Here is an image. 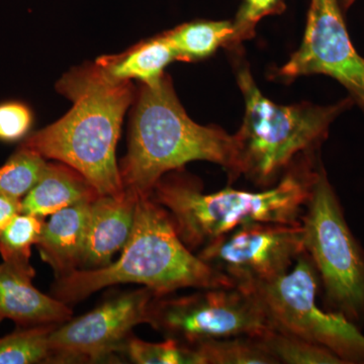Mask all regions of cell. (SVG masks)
I'll return each instance as SVG.
<instances>
[{"instance_id": "ac0fdd59", "label": "cell", "mask_w": 364, "mask_h": 364, "mask_svg": "<svg viewBox=\"0 0 364 364\" xmlns=\"http://www.w3.org/2000/svg\"><path fill=\"white\" fill-rule=\"evenodd\" d=\"M44 222L43 218L21 213L0 231V255L4 264L28 279L35 277L31 264L32 247L39 240Z\"/></svg>"}, {"instance_id": "7402d4cb", "label": "cell", "mask_w": 364, "mask_h": 364, "mask_svg": "<svg viewBox=\"0 0 364 364\" xmlns=\"http://www.w3.org/2000/svg\"><path fill=\"white\" fill-rule=\"evenodd\" d=\"M47 160L35 151L20 146L0 166V195L23 198L39 181Z\"/></svg>"}, {"instance_id": "2e32d148", "label": "cell", "mask_w": 364, "mask_h": 364, "mask_svg": "<svg viewBox=\"0 0 364 364\" xmlns=\"http://www.w3.org/2000/svg\"><path fill=\"white\" fill-rule=\"evenodd\" d=\"M176 54L163 33L143 41L121 54L107 55L95 62L105 78L114 82L140 81L154 86L164 77V70Z\"/></svg>"}, {"instance_id": "3957f363", "label": "cell", "mask_w": 364, "mask_h": 364, "mask_svg": "<svg viewBox=\"0 0 364 364\" xmlns=\"http://www.w3.org/2000/svg\"><path fill=\"white\" fill-rule=\"evenodd\" d=\"M119 284H143L159 296L186 287L235 286L229 277L186 247L171 215L151 196L139 198L133 231L119 259L105 267L78 269L56 279L52 293L69 305Z\"/></svg>"}, {"instance_id": "277c9868", "label": "cell", "mask_w": 364, "mask_h": 364, "mask_svg": "<svg viewBox=\"0 0 364 364\" xmlns=\"http://www.w3.org/2000/svg\"><path fill=\"white\" fill-rule=\"evenodd\" d=\"M235 157L234 135L193 122L168 75L156 85H142L132 119L128 153L119 166L124 191L150 198L163 176L191 161L221 165L230 178Z\"/></svg>"}, {"instance_id": "d4e9b609", "label": "cell", "mask_w": 364, "mask_h": 364, "mask_svg": "<svg viewBox=\"0 0 364 364\" xmlns=\"http://www.w3.org/2000/svg\"><path fill=\"white\" fill-rule=\"evenodd\" d=\"M33 121L32 111L23 102L0 104V141L13 143L23 140L32 128Z\"/></svg>"}, {"instance_id": "83f0119b", "label": "cell", "mask_w": 364, "mask_h": 364, "mask_svg": "<svg viewBox=\"0 0 364 364\" xmlns=\"http://www.w3.org/2000/svg\"><path fill=\"white\" fill-rule=\"evenodd\" d=\"M2 320H4V317H2L1 314H0V323H1Z\"/></svg>"}, {"instance_id": "4316f807", "label": "cell", "mask_w": 364, "mask_h": 364, "mask_svg": "<svg viewBox=\"0 0 364 364\" xmlns=\"http://www.w3.org/2000/svg\"><path fill=\"white\" fill-rule=\"evenodd\" d=\"M356 1H358V0H339V4L340 6H341L343 13H346Z\"/></svg>"}, {"instance_id": "44dd1931", "label": "cell", "mask_w": 364, "mask_h": 364, "mask_svg": "<svg viewBox=\"0 0 364 364\" xmlns=\"http://www.w3.org/2000/svg\"><path fill=\"white\" fill-rule=\"evenodd\" d=\"M203 364H277L257 337L237 336L191 345Z\"/></svg>"}, {"instance_id": "30bf717a", "label": "cell", "mask_w": 364, "mask_h": 364, "mask_svg": "<svg viewBox=\"0 0 364 364\" xmlns=\"http://www.w3.org/2000/svg\"><path fill=\"white\" fill-rule=\"evenodd\" d=\"M343 14L339 0H311L301 46L272 75L284 82L299 76H329L364 112V57L352 44Z\"/></svg>"}, {"instance_id": "484cf974", "label": "cell", "mask_w": 364, "mask_h": 364, "mask_svg": "<svg viewBox=\"0 0 364 364\" xmlns=\"http://www.w3.org/2000/svg\"><path fill=\"white\" fill-rule=\"evenodd\" d=\"M21 213V200L0 195V231Z\"/></svg>"}, {"instance_id": "9a60e30c", "label": "cell", "mask_w": 364, "mask_h": 364, "mask_svg": "<svg viewBox=\"0 0 364 364\" xmlns=\"http://www.w3.org/2000/svg\"><path fill=\"white\" fill-rule=\"evenodd\" d=\"M100 196L82 174L64 163H48L39 181L23 198L21 213L44 219L81 202Z\"/></svg>"}, {"instance_id": "e0dca14e", "label": "cell", "mask_w": 364, "mask_h": 364, "mask_svg": "<svg viewBox=\"0 0 364 364\" xmlns=\"http://www.w3.org/2000/svg\"><path fill=\"white\" fill-rule=\"evenodd\" d=\"M162 33L171 46L176 61H202L213 56L219 48H227L233 36V23L196 20Z\"/></svg>"}, {"instance_id": "603a6c76", "label": "cell", "mask_w": 364, "mask_h": 364, "mask_svg": "<svg viewBox=\"0 0 364 364\" xmlns=\"http://www.w3.org/2000/svg\"><path fill=\"white\" fill-rule=\"evenodd\" d=\"M123 351L138 364H203L195 347L169 338L160 343H150L129 337Z\"/></svg>"}, {"instance_id": "8992f818", "label": "cell", "mask_w": 364, "mask_h": 364, "mask_svg": "<svg viewBox=\"0 0 364 364\" xmlns=\"http://www.w3.org/2000/svg\"><path fill=\"white\" fill-rule=\"evenodd\" d=\"M304 249L312 259L328 311L364 325V249L345 220L322 164L301 217Z\"/></svg>"}, {"instance_id": "ffe728a7", "label": "cell", "mask_w": 364, "mask_h": 364, "mask_svg": "<svg viewBox=\"0 0 364 364\" xmlns=\"http://www.w3.org/2000/svg\"><path fill=\"white\" fill-rule=\"evenodd\" d=\"M58 324L18 329L0 338V364L50 363V336Z\"/></svg>"}, {"instance_id": "4fadbf2b", "label": "cell", "mask_w": 364, "mask_h": 364, "mask_svg": "<svg viewBox=\"0 0 364 364\" xmlns=\"http://www.w3.org/2000/svg\"><path fill=\"white\" fill-rule=\"evenodd\" d=\"M92 202H81L63 208L43 225L36 247L42 259L54 270L56 279L81 268Z\"/></svg>"}, {"instance_id": "6da1fadb", "label": "cell", "mask_w": 364, "mask_h": 364, "mask_svg": "<svg viewBox=\"0 0 364 364\" xmlns=\"http://www.w3.org/2000/svg\"><path fill=\"white\" fill-rule=\"evenodd\" d=\"M56 90L72 102V109L26 136L21 146L75 169L100 196L123 195L116 151L124 114L135 95L133 85L109 80L97 64L88 63L64 74Z\"/></svg>"}, {"instance_id": "7a4b0ae2", "label": "cell", "mask_w": 364, "mask_h": 364, "mask_svg": "<svg viewBox=\"0 0 364 364\" xmlns=\"http://www.w3.org/2000/svg\"><path fill=\"white\" fill-rule=\"evenodd\" d=\"M315 152L299 155L282 178L264 191L227 188L205 193L195 181L164 176L151 198L166 208L191 251L254 223L299 225L321 164Z\"/></svg>"}, {"instance_id": "ba28073f", "label": "cell", "mask_w": 364, "mask_h": 364, "mask_svg": "<svg viewBox=\"0 0 364 364\" xmlns=\"http://www.w3.org/2000/svg\"><path fill=\"white\" fill-rule=\"evenodd\" d=\"M147 323L166 338L186 345L254 336L270 328L255 294L237 286L202 289L178 298L157 296Z\"/></svg>"}, {"instance_id": "5bb4252c", "label": "cell", "mask_w": 364, "mask_h": 364, "mask_svg": "<svg viewBox=\"0 0 364 364\" xmlns=\"http://www.w3.org/2000/svg\"><path fill=\"white\" fill-rule=\"evenodd\" d=\"M32 280L0 264V314L23 327L62 324L72 318L68 304L41 293Z\"/></svg>"}, {"instance_id": "5b68a950", "label": "cell", "mask_w": 364, "mask_h": 364, "mask_svg": "<svg viewBox=\"0 0 364 364\" xmlns=\"http://www.w3.org/2000/svg\"><path fill=\"white\" fill-rule=\"evenodd\" d=\"M237 67L245 114L234 135L236 157L230 182L244 176L256 186L270 188L299 155L318 150L333 122L354 102L348 97L325 107L274 104L257 87L247 64Z\"/></svg>"}, {"instance_id": "9c48e42d", "label": "cell", "mask_w": 364, "mask_h": 364, "mask_svg": "<svg viewBox=\"0 0 364 364\" xmlns=\"http://www.w3.org/2000/svg\"><path fill=\"white\" fill-rule=\"evenodd\" d=\"M304 251L301 224L254 223L210 242L198 256L235 286L248 287L284 274Z\"/></svg>"}, {"instance_id": "cb8c5ba5", "label": "cell", "mask_w": 364, "mask_h": 364, "mask_svg": "<svg viewBox=\"0 0 364 364\" xmlns=\"http://www.w3.org/2000/svg\"><path fill=\"white\" fill-rule=\"evenodd\" d=\"M286 11V0H242L233 23V36L227 49L236 51L242 43L252 39L263 18Z\"/></svg>"}, {"instance_id": "d6986e66", "label": "cell", "mask_w": 364, "mask_h": 364, "mask_svg": "<svg viewBox=\"0 0 364 364\" xmlns=\"http://www.w3.org/2000/svg\"><path fill=\"white\" fill-rule=\"evenodd\" d=\"M255 336L277 364H344L324 347L272 328Z\"/></svg>"}, {"instance_id": "52a82bcc", "label": "cell", "mask_w": 364, "mask_h": 364, "mask_svg": "<svg viewBox=\"0 0 364 364\" xmlns=\"http://www.w3.org/2000/svg\"><path fill=\"white\" fill-rule=\"evenodd\" d=\"M241 287L255 294L272 329L320 345L344 364H364V335L360 328L341 314L318 306L320 279L306 251L299 254L289 272L277 279Z\"/></svg>"}, {"instance_id": "7c38bea8", "label": "cell", "mask_w": 364, "mask_h": 364, "mask_svg": "<svg viewBox=\"0 0 364 364\" xmlns=\"http://www.w3.org/2000/svg\"><path fill=\"white\" fill-rule=\"evenodd\" d=\"M138 200L124 191L117 196H97L91 203L80 269L107 267L123 250L133 231Z\"/></svg>"}, {"instance_id": "8fae6325", "label": "cell", "mask_w": 364, "mask_h": 364, "mask_svg": "<svg viewBox=\"0 0 364 364\" xmlns=\"http://www.w3.org/2000/svg\"><path fill=\"white\" fill-rule=\"evenodd\" d=\"M149 287L119 294L91 312L56 326L50 336V363L98 360L123 351L132 330L148 322L153 299Z\"/></svg>"}]
</instances>
